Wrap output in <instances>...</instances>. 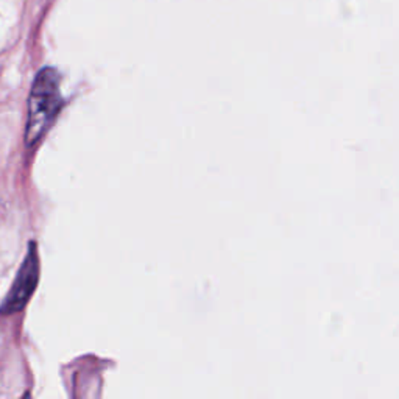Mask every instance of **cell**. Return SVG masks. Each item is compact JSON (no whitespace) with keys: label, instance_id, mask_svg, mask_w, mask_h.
I'll return each mask as SVG.
<instances>
[{"label":"cell","instance_id":"cell-1","mask_svg":"<svg viewBox=\"0 0 399 399\" xmlns=\"http://www.w3.org/2000/svg\"><path fill=\"white\" fill-rule=\"evenodd\" d=\"M63 105L60 94V75L55 69L45 67L34 78L28 98V119L25 144L33 147L52 127Z\"/></svg>","mask_w":399,"mask_h":399},{"label":"cell","instance_id":"cell-2","mask_svg":"<svg viewBox=\"0 0 399 399\" xmlns=\"http://www.w3.org/2000/svg\"><path fill=\"white\" fill-rule=\"evenodd\" d=\"M39 279V259H38V251L36 244L30 242L28 245V255L23 261L22 267L17 272V277L14 279L11 290L5 298V301L0 308V314L2 315H11L22 310L27 306L28 299L32 298L34 289L38 285Z\"/></svg>","mask_w":399,"mask_h":399}]
</instances>
